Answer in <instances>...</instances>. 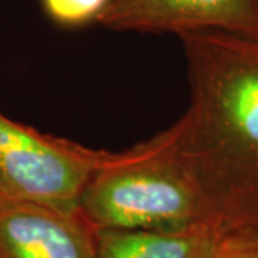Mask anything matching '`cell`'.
<instances>
[{
    "label": "cell",
    "mask_w": 258,
    "mask_h": 258,
    "mask_svg": "<svg viewBox=\"0 0 258 258\" xmlns=\"http://www.w3.org/2000/svg\"><path fill=\"white\" fill-rule=\"evenodd\" d=\"M191 99L172 125L176 148L222 237L258 231V37L178 36Z\"/></svg>",
    "instance_id": "obj_1"
},
{
    "label": "cell",
    "mask_w": 258,
    "mask_h": 258,
    "mask_svg": "<svg viewBox=\"0 0 258 258\" xmlns=\"http://www.w3.org/2000/svg\"><path fill=\"white\" fill-rule=\"evenodd\" d=\"M79 212L95 230L212 228L172 126L125 152L111 154L85 186Z\"/></svg>",
    "instance_id": "obj_2"
},
{
    "label": "cell",
    "mask_w": 258,
    "mask_h": 258,
    "mask_svg": "<svg viewBox=\"0 0 258 258\" xmlns=\"http://www.w3.org/2000/svg\"><path fill=\"white\" fill-rule=\"evenodd\" d=\"M111 157L0 113V198L79 212L91 176Z\"/></svg>",
    "instance_id": "obj_3"
},
{
    "label": "cell",
    "mask_w": 258,
    "mask_h": 258,
    "mask_svg": "<svg viewBox=\"0 0 258 258\" xmlns=\"http://www.w3.org/2000/svg\"><path fill=\"white\" fill-rule=\"evenodd\" d=\"M98 23L116 32L258 37V0H112Z\"/></svg>",
    "instance_id": "obj_4"
},
{
    "label": "cell",
    "mask_w": 258,
    "mask_h": 258,
    "mask_svg": "<svg viewBox=\"0 0 258 258\" xmlns=\"http://www.w3.org/2000/svg\"><path fill=\"white\" fill-rule=\"evenodd\" d=\"M0 258H98L96 230L81 212L0 198Z\"/></svg>",
    "instance_id": "obj_5"
},
{
    "label": "cell",
    "mask_w": 258,
    "mask_h": 258,
    "mask_svg": "<svg viewBox=\"0 0 258 258\" xmlns=\"http://www.w3.org/2000/svg\"><path fill=\"white\" fill-rule=\"evenodd\" d=\"M222 235L210 227L188 231L96 230L98 258H207Z\"/></svg>",
    "instance_id": "obj_6"
},
{
    "label": "cell",
    "mask_w": 258,
    "mask_h": 258,
    "mask_svg": "<svg viewBox=\"0 0 258 258\" xmlns=\"http://www.w3.org/2000/svg\"><path fill=\"white\" fill-rule=\"evenodd\" d=\"M112 0H42L47 18L63 28H79L98 22Z\"/></svg>",
    "instance_id": "obj_7"
},
{
    "label": "cell",
    "mask_w": 258,
    "mask_h": 258,
    "mask_svg": "<svg viewBox=\"0 0 258 258\" xmlns=\"http://www.w3.org/2000/svg\"><path fill=\"white\" fill-rule=\"evenodd\" d=\"M207 258H258V245L242 235H227Z\"/></svg>",
    "instance_id": "obj_8"
},
{
    "label": "cell",
    "mask_w": 258,
    "mask_h": 258,
    "mask_svg": "<svg viewBox=\"0 0 258 258\" xmlns=\"http://www.w3.org/2000/svg\"><path fill=\"white\" fill-rule=\"evenodd\" d=\"M238 235H242V237L248 238L251 242H254L255 245H258V231H254V232H247V234H238Z\"/></svg>",
    "instance_id": "obj_9"
}]
</instances>
